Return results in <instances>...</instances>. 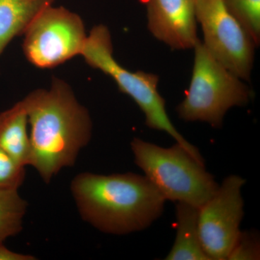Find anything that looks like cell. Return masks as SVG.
Returning a JSON list of instances; mask_svg holds the SVG:
<instances>
[{
	"label": "cell",
	"mask_w": 260,
	"mask_h": 260,
	"mask_svg": "<svg viewBox=\"0 0 260 260\" xmlns=\"http://www.w3.org/2000/svg\"><path fill=\"white\" fill-rule=\"evenodd\" d=\"M30 125V165L46 184L74 167L90 143L93 123L88 109L68 83L54 78L49 89H37L22 100Z\"/></svg>",
	"instance_id": "cell-1"
},
{
	"label": "cell",
	"mask_w": 260,
	"mask_h": 260,
	"mask_svg": "<svg viewBox=\"0 0 260 260\" xmlns=\"http://www.w3.org/2000/svg\"><path fill=\"white\" fill-rule=\"evenodd\" d=\"M70 188L84 221L112 235L148 229L161 216L167 201L145 176L134 173L82 172Z\"/></svg>",
	"instance_id": "cell-2"
},
{
	"label": "cell",
	"mask_w": 260,
	"mask_h": 260,
	"mask_svg": "<svg viewBox=\"0 0 260 260\" xmlns=\"http://www.w3.org/2000/svg\"><path fill=\"white\" fill-rule=\"evenodd\" d=\"M135 162L166 200L200 208L219 184L184 147L162 148L135 138L130 143Z\"/></svg>",
	"instance_id": "cell-3"
},
{
	"label": "cell",
	"mask_w": 260,
	"mask_h": 260,
	"mask_svg": "<svg viewBox=\"0 0 260 260\" xmlns=\"http://www.w3.org/2000/svg\"><path fill=\"white\" fill-rule=\"evenodd\" d=\"M89 66L101 70L115 81L120 91L129 95L144 113L150 129L167 133L189 152L197 160L205 164L198 149L189 143L172 124L166 109V102L157 90L158 75L143 71L131 72L119 64L113 55L110 32L99 25L90 32L81 51Z\"/></svg>",
	"instance_id": "cell-4"
},
{
	"label": "cell",
	"mask_w": 260,
	"mask_h": 260,
	"mask_svg": "<svg viewBox=\"0 0 260 260\" xmlns=\"http://www.w3.org/2000/svg\"><path fill=\"white\" fill-rule=\"evenodd\" d=\"M193 49L190 85L177 108L178 115L184 121H204L220 127L229 109L249 102L251 91L242 79L218 62L200 40Z\"/></svg>",
	"instance_id": "cell-5"
},
{
	"label": "cell",
	"mask_w": 260,
	"mask_h": 260,
	"mask_svg": "<svg viewBox=\"0 0 260 260\" xmlns=\"http://www.w3.org/2000/svg\"><path fill=\"white\" fill-rule=\"evenodd\" d=\"M23 51L39 68H51L80 55L86 41L83 20L63 7L49 5L24 32Z\"/></svg>",
	"instance_id": "cell-6"
},
{
	"label": "cell",
	"mask_w": 260,
	"mask_h": 260,
	"mask_svg": "<svg viewBox=\"0 0 260 260\" xmlns=\"http://www.w3.org/2000/svg\"><path fill=\"white\" fill-rule=\"evenodd\" d=\"M196 16L208 52L240 79L249 80L256 46L223 0H196Z\"/></svg>",
	"instance_id": "cell-7"
},
{
	"label": "cell",
	"mask_w": 260,
	"mask_h": 260,
	"mask_svg": "<svg viewBox=\"0 0 260 260\" xmlns=\"http://www.w3.org/2000/svg\"><path fill=\"white\" fill-rule=\"evenodd\" d=\"M245 183L239 176L227 177L199 208L200 240L210 260L227 259L239 237L244 215L242 189Z\"/></svg>",
	"instance_id": "cell-8"
},
{
	"label": "cell",
	"mask_w": 260,
	"mask_h": 260,
	"mask_svg": "<svg viewBox=\"0 0 260 260\" xmlns=\"http://www.w3.org/2000/svg\"><path fill=\"white\" fill-rule=\"evenodd\" d=\"M148 27L173 49H193L198 37L196 0H145Z\"/></svg>",
	"instance_id": "cell-9"
},
{
	"label": "cell",
	"mask_w": 260,
	"mask_h": 260,
	"mask_svg": "<svg viewBox=\"0 0 260 260\" xmlns=\"http://www.w3.org/2000/svg\"><path fill=\"white\" fill-rule=\"evenodd\" d=\"M28 118L22 101L0 113V148L24 167L30 165Z\"/></svg>",
	"instance_id": "cell-10"
},
{
	"label": "cell",
	"mask_w": 260,
	"mask_h": 260,
	"mask_svg": "<svg viewBox=\"0 0 260 260\" xmlns=\"http://www.w3.org/2000/svg\"><path fill=\"white\" fill-rule=\"evenodd\" d=\"M198 213L197 207L177 203L175 241L166 259L210 260L200 240Z\"/></svg>",
	"instance_id": "cell-11"
},
{
	"label": "cell",
	"mask_w": 260,
	"mask_h": 260,
	"mask_svg": "<svg viewBox=\"0 0 260 260\" xmlns=\"http://www.w3.org/2000/svg\"><path fill=\"white\" fill-rule=\"evenodd\" d=\"M56 0H0V56L15 37L23 35L34 18Z\"/></svg>",
	"instance_id": "cell-12"
},
{
	"label": "cell",
	"mask_w": 260,
	"mask_h": 260,
	"mask_svg": "<svg viewBox=\"0 0 260 260\" xmlns=\"http://www.w3.org/2000/svg\"><path fill=\"white\" fill-rule=\"evenodd\" d=\"M28 206L17 189H0V244L23 230Z\"/></svg>",
	"instance_id": "cell-13"
},
{
	"label": "cell",
	"mask_w": 260,
	"mask_h": 260,
	"mask_svg": "<svg viewBox=\"0 0 260 260\" xmlns=\"http://www.w3.org/2000/svg\"><path fill=\"white\" fill-rule=\"evenodd\" d=\"M228 11L249 34L256 47L260 42V0H223Z\"/></svg>",
	"instance_id": "cell-14"
},
{
	"label": "cell",
	"mask_w": 260,
	"mask_h": 260,
	"mask_svg": "<svg viewBox=\"0 0 260 260\" xmlns=\"http://www.w3.org/2000/svg\"><path fill=\"white\" fill-rule=\"evenodd\" d=\"M25 167L0 148V189L19 190L25 181Z\"/></svg>",
	"instance_id": "cell-15"
},
{
	"label": "cell",
	"mask_w": 260,
	"mask_h": 260,
	"mask_svg": "<svg viewBox=\"0 0 260 260\" xmlns=\"http://www.w3.org/2000/svg\"><path fill=\"white\" fill-rule=\"evenodd\" d=\"M260 256L259 239L252 232H241L228 256L229 260H255Z\"/></svg>",
	"instance_id": "cell-16"
},
{
	"label": "cell",
	"mask_w": 260,
	"mask_h": 260,
	"mask_svg": "<svg viewBox=\"0 0 260 260\" xmlns=\"http://www.w3.org/2000/svg\"><path fill=\"white\" fill-rule=\"evenodd\" d=\"M37 258L30 254H21L10 250L4 246V243L0 244V260H36Z\"/></svg>",
	"instance_id": "cell-17"
}]
</instances>
